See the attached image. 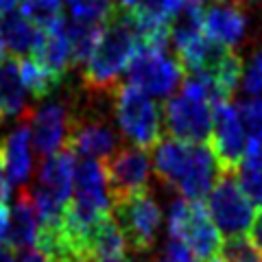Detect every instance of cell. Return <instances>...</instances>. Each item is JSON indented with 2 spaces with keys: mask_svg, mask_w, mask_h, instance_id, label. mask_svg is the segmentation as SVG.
<instances>
[{
  "mask_svg": "<svg viewBox=\"0 0 262 262\" xmlns=\"http://www.w3.org/2000/svg\"><path fill=\"white\" fill-rule=\"evenodd\" d=\"M125 249H127V238L116 225V221L112 219V214L103 219L88 236V253L94 262L125 256Z\"/></svg>",
  "mask_w": 262,
  "mask_h": 262,
  "instance_id": "20",
  "label": "cell"
},
{
  "mask_svg": "<svg viewBox=\"0 0 262 262\" xmlns=\"http://www.w3.org/2000/svg\"><path fill=\"white\" fill-rule=\"evenodd\" d=\"M70 11L72 20H83V22H101L107 24L120 5L116 0H63Z\"/></svg>",
  "mask_w": 262,
  "mask_h": 262,
  "instance_id": "24",
  "label": "cell"
},
{
  "mask_svg": "<svg viewBox=\"0 0 262 262\" xmlns=\"http://www.w3.org/2000/svg\"><path fill=\"white\" fill-rule=\"evenodd\" d=\"M37 232H39V223H37L35 206H33L31 199V190L29 188H20L9 216V232H7V238L3 245H7L11 251L18 253L24 249H33L37 243Z\"/></svg>",
  "mask_w": 262,
  "mask_h": 262,
  "instance_id": "16",
  "label": "cell"
},
{
  "mask_svg": "<svg viewBox=\"0 0 262 262\" xmlns=\"http://www.w3.org/2000/svg\"><path fill=\"white\" fill-rule=\"evenodd\" d=\"M188 0H136V5L129 11L149 15V18L162 20V22H173V18L184 9Z\"/></svg>",
  "mask_w": 262,
  "mask_h": 262,
  "instance_id": "26",
  "label": "cell"
},
{
  "mask_svg": "<svg viewBox=\"0 0 262 262\" xmlns=\"http://www.w3.org/2000/svg\"><path fill=\"white\" fill-rule=\"evenodd\" d=\"M66 149H70L72 153H81L90 160H107L118 151V136L105 122L72 118Z\"/></svg>",
  "mask_w": 262,
  "mask_h": 262,
  "instance_id": "13",
  "label": "cell"
},
{
  "mask_svg": "<svg viewBox=\"0 0 262 262\" xmlns=\"http://www.w3.org/2000/svg\"><path fill=\"white\" fill-rule=\"evenodd\" d=\"M105 31L101 22H83V20H66V33L72 51V63H83L92 57L94 48L98 46Z\"/></svg>",
  "mask_w": 262,
  "mask_h": 262,
  "instance_id": "21",
  "label": "cell"
},
{
  "mask_svg": "<svg viewBox=\"0 0 262 262\" xmlns=\"http://www.w3.org/2000/svg\"><path fill=\"white\" fill-rule=\"evenodd\" d=\"M114 116L122 138L138 149H155L164 138L162 110L140 88L125 83L114 92Z\"/></svg>",
  "mask_w": 262,
  "mask_h": 262,
  "instance_id": "3",
  "label": "cell"
},
{
  "mask_svg": "<svg viewBox=\"0 0 262 262\" xmlns=\"http://www.w3.org/2000/svg\"><path fill=\"white\" fill-rule=\"evenodd\" d=\"M33 59H37L44 68L59 75L61 79L66 77V72L72 66V51H70L63 18H59L55 24H51L48 29L42 31L37 48L33 51Z\"/></svg>",
  "mask_w": 262,
  "mask_h": 262,
  "instance_id": "17",
  "label": "cell"
},
{
  "mask_svg": "<svg viewBox=\"0 0 262 262\" xmlns=\"http://www.w3.org/2000/svg\"><path fill=\"white\" fill-rule=\"evenodd\" d=\"M31 142L39 158H51L57 151L66 149L72 118L63 103H46L31 112Z\"/></svg>",
  "mask_w": 262,
  "mask_h": 262,
  "instance_id": "11",
  "label": "cell"
},
{
  "mask_svg": "<svg viewBox=\"0 0 262 262\" xmlns=\"http://www.w3.org/2000/svg\"><path fill=\"white\" fill-rule=\"evenodd\" d=\"M223 262H262V253L245 236H234L223 243Z\"/></svg>",
  "mask_w": 262,
  "mask_h": 262,
  "instance_id": "27",
  "label": "cell"
},
{
  "mask_svg": "<svg viewBox=\"0 0 262 262\" xmlns=\"http://www.w3.org/2000/svg\"><path fill=\"white\" fill-rule=\"evenodd\" d=\"M208 214L227 238L243 236L251 227L253 203L232 173H221L208 196Z\"/></svg>",
  "mask_w": 262,
  "mask_h": 262,
  "instance_id": "7",
  "label": "cell"
},
{
  "mask_svg": "<svg viewBox=\"0 0 262 262\" xmlns=\"http://www.w3.org/2000/svg\"><path fill=\"white\" fill-rule=\"evenodd\" d=\"M127 77L131 85L140 88L149 96H170L179 88L184 70L177 59L168 57L164 51L140 48L129 63Z\"/></svg>",
  "mask_w": 262,
  "mask_h": 262,
  "instance_id": "9",
  "label": "cell"
},
{
  "mask_svg": "<svg viewBox=\"0 0 262 262\" xmlns=\"http://www.w3.org/2000/svg\"><path fill=\"white\" fill-rule=\"evenodd\" d=\"M0 33H3L5 48L11 53V57H22L33 53L39 42V31L35 24H31L22 13H7L0 18Z\"/></svg>",
  "mask_w": 262,
  "mask_h": 262,
  "instance_id": "19",
  "label": "cell"
},
{
  "mask_svg": "<svg viewBox=\"0 0 262 262\" xmlns=\"http://www.w3.org/2000/svg\"><path fill=\"white\" fill-rule=\"evenodd\" d=\"M105 175L112 201L127 199L131 194L146 190L151 175L149 153L138 146H122L105 160Z\"/></svg>",
  "mask_w": 262,
  "mask_h": 262,
  "instance_id": "10",
  "label": "cell"
},
{
  "mask_svg": "<svg viewBox=\"0 0 262 262\" xmlns=\"http://www.w3.org/2000/svg\"><path fill=\"white\" fill-rule=\"evenodd\" d=\"M140 51L136 29L129 20L127 9L116 11V15L105 24L103 37L94 48L92 57L85 61L83 83L96 92H116L118 77L129 68L134 57Z\"/></svg>",
  "mask_w": 262,
  "mask_h": 262,
  "instance_id": "2",
  "label": "cell"
},
{
  "mask_svg": "<svg viewBox=\"0 0 262 262\" xmlns=\"http://www.w3.org/2000/svg\"><path fill=\"white\" fill-rule=\"evenodd\" d=\"M9 210L7 206H0V243H5L7 232H9Z\"/></svg>",
  "mask_w": 262,
  "mask_h": 262,
  "instance_id": "31",
  "label": "cell"
},
{
  "mask_svg": "<svg viewBox=\"0 0 262 262\" xmlns=\"http://www.w3.org/2000/svg\"><path fill=\"white\" fill-rule=\"evenodd\" d=\"M168 234L182 243L196 262H223V241L203 201L177 199L170 203Z\"/></svg>",
  "mask_w": 262,
  "mask_h": 262,
  "instance_id": "4",
  "label": "cell"
},
{
  "mask_svg": "<svg viewBox=\"0 0 262 262\" xmlns=\"http://www.w3.org/2000/svg\"><path fill=\"white\" fill-rule=\"evenodd\" d=\"M203 33L223 46L241 44L247 35L245 7L234 3H214L203 9Z\"/></svg>",
  "mask_w": 262,
  "mask_h": 262,
  "instance_id": "14",
  "label": "cell"
},
{
  "mask_svg": "<svg viewBox=\"0 0 262 262\" xmlns=\"http://www.w3.org/2000/svg\"><path fill=\"white\" fill-rule=\"evenodd\" d=\"M0 57H5V42H3V33H0Z\"/></svg>",
  "mask_w": 262,
  "mask_h": 262,
  "instance_id": "37",
  "label": "cell"
},
{
  "mask_svg": "<svg viewBox=\"0 0 262 262\" xmlns=\"http://www.w3.org/2000/svg\"><path fill=\"white\" fill-rule=\"evenodd\" d=\"M101 262H134V260H129L125 256H118V258H110V260H101Z\"/></svg>",
  "mask_w": 262,
  "mask_h": 262,
  "instance_id": "36",
  "label": "cell"
},
{
  "mask_svg": "<svg viewBox=\"0 0 262 262\" xmlns=\"http://www.w3.org/2000/svg\"><path fill=\"white\" fill-rule=\"evenodd\" d=\"M210 146L221 173L234 175L241 168L249 149V136L238 118V110L232 103L214 105V127H212Z\"/></svg>",
  "mask_w": 262,
  "mask_h": 262,
  "instance_id": "8",
  "label": "cell"
},
{
  "mask_svg": "<svg viewBox=\"0 0 262 262\" xmlns=\"http://www.w3.org/2000/svg\"><path fill=\"white\" fill-rule=\"evenodd\" d=\"M20 61V75H22V83L27 88V92L33 98H46L51 96L57 88L61 85V77L44 68L42 63L33 57H22Z\"/></svg>",
  "mask_w": 262,
  "mask_h": 262,
  "instance_id": "22",
  "label": "cell"
},
{
  "mask_svg": "<svg viewBox=\"0 0 262 262\" xmlns=\"http://www.w3.org/2000/svg\"><path fill=\"white\" fill-rule=\"evenodd\" d=\"M236 110H238V118L247 131L249 140L262 142V98H249Z\"/></svg>",
  "mask_w": 262,
  "mask_h": 262,
  "instance_id": "28",
  "label": "cell"
},
{
  "mask_svg": "<svg viewBox=\"0 0 262 262\" xmlns=\"http://www.w3.org/2000/svg\"><path fill=\"white\" fill-rule=\"evenodd\" d=\"M249 243L262 253V208L253 214L251 227H249Z\"/></svg>",
  "mask_w": 262,
  "mask_h": 262,
  "instance_id": "30",
  "label": "cell"
},
{
  "mask_svg": "<svg viewBox=\"0 0 262 262\" xmlns=\"http://www.w3.org/2000/svg\"><path fill=\"white\" fill-rule=\"evenodd\" d=\"M5 182H7V177H5V149L0 146V186Z\"/></svg>",
  "mask_w": 262,
  "mask_h": 262,
  "instance_id": "34",
  "label": "cell"
},
{
  "mask_svg": "<svg viewBox=\"0 0 262 262\" xmlns=\"http://www.w3.org/2000/svg\"><path fill=\"white\" fill-rule=\"evenodd\" d=\"M75 153L70 149L57 151L51 158H44L37 170V186L33 190L48 196L57 206L68 208L72 201V190H75Z\"/></svg>",
  "mask_w": 262,
  "mask_h": 262,
  "instance_id": "12",
  "label": "cell"
},
{
  "mask_svg": "<svg viewBox=\"0 0 262 262\" xmlns=\"http://www.w3.org/2000/svg\"><path fill=\"white\" fill-rule=\"evenodd\" d=\"M18 5H22V0H0V15L13 13V9Z\"/></svg>",
  "mask_w": 262,
  "mask_h": 262,
  "instance_id": "32",
  "label": "cell"
},
{
  "mask_svg": "<svg viewBox=\"0 0 262 262\" xmlns=\"http://www.w3.org/2000/svg\"><path fill=\"white\" fill-rule=\"evenodd\" d=\"M192 3H208V0H192ZM216 3H221V0H216Z\"/></svg>",
  "mask_w": 262,
  "mask_h": 262,
  "instance_id": "38",
  "label": "cell"
},
{
  "mask_svg": "<svg viewBox=\"0 0 262 262\" xmlns=\"http://www.w3.org/2000/svg\"><path fill=\"white\" fill-rule=\"evenodd\" d=\"M164 131L168 138L192 144H208L214 127V107L206 98L179 92L168 96L162 107Z\"/></svg>",
  "mask_w": 262,
  "mask_h": 262,
  "instance_id": "6",
  "label": "cell"
},
{
  "mask_svg": "<svg viewBox=\"0 0 262 262\" xmlns=\"http://www.w3.org/2000/svg\"><path fill=\"white\" fill-rule=\"evenodd\" d=\"M0 262H18L15 253L7 247V245H3V243H0Z\"/></svg>",
  "mask_w": 262,
  "mask_h": 262,
  "instance_id": "33",
  "label": "cell"
},
{
  "mask_svg": "<svg viewBox=\"0 0 262 262\" xmlns=\"http://www.w3.org/2000/svg\"><path fill=\"white\" fill-rule=\"evenodd\" d=\"M243 88L251 96H262V53H256L243 75Z\"/></svg>",
  "mask_w": 262,
  "mask_h": 262,
  "instance_id": "29",
  "label": "cell"
},
{
  "mask_svg": "<svg viewBox=\"0 0 262 262\" xmlns=\"http://www.w3.org/2000/svg\"><path fill=\"white\" fill-rule=\"evenodd\" d=\"M61 5L63 0H22L20 13L39 31H44L61 18Z\"/></svg>",
  "mask_w": 262,
  "mask_h": 262,
  "instance_id": "25",
  "label": "cell"
},
{
  "mask_svg": "<svg viewBox=\"0 0 262 262\" xmlns=\"http://www.w3.org/2000/svg\"><path fill=\"white\" fill-rule=\"evenodd\" d=\"M31 125L22 120L18 129H13L5 142V173L9 186H20L29 179L33 168V149H31Z\"/></svg>",
  "mask_w": 262,
  "mask_h": 262,
  "instance_id": "18",
  "label": "cell"
},
{
  "mask_svg": "<svg viewBox=\"0 0 262 262\" xmlns=\"http://www.w3.org/2000/svg\"><path fill=\"white\" fill-rule=\"evenodd\" d=\"M27 88L22 83L20 61L11 55L0 57V122L7 118L29 120Z\"/></svg>",
  "mask_w": 262,
  "mask_h": 262,
  "instance_id": "15",
  "label": "cell"
},
{
  "mask_svg": "<svg viewBox=\"0 0 262 262\" xmlns=\"http://www.w3.org/2000/svg\"><path fill=\"white\" fill-rule=\"evenodd\" d=\"M112 219L127 238V247L138 253L153 249L162 225V210L153 194L140 190L120 201H112Z\"/></svg>",
  "mask_w": 262,
  "mask_h": 262,
  "instance_id": "5",
  "label": "cell"
},
{
  "mask_svg": "<svg viewBox=\"0 0 262 262\" xmlns=\"http://www.w3.org/2000/svg\"><path fill=\"white\" fill-rule=\"evenodd\" d=\"M118 5L122 7V9H131V7L136 5V0H118Z\"/></svg>",
  "mask_w": 262,
  "mask_h": 262,
  "instance_id": "35",
  "label": "cell"
},
{
  "mask_svg": "<svg viewBox=\"0 0 262 262\" xmlns=\"http://www.w3.org/2000/svg\"><path fill=\"white\" fill-rule=\"evenodd\" d=\"M238 184L253 206L262 208V142L249 140L247 155L238 168Z\"/></svg>",
  "mask_w": 262,
  "mask_h": 262,
  "instance_id": "23",
  "label": "cell"
},
{
  "mask_svg": "<svg viewBox=\"0 0 262 262\" xmlns=\"http://www.w3.org/2000/svg\"><path fill=\"white\" fill-rule=\"evenodd\" d=\"M153 151V168L162 184L175 188L182 199L188 201H203L210 196L216 179L221 177L210 144L162 138Z\"/></svg>",
  "mask_w": 262,
  "mask_h": 262,
  "instance_id": "1",
  "label": "cell"
}]
</instances>
